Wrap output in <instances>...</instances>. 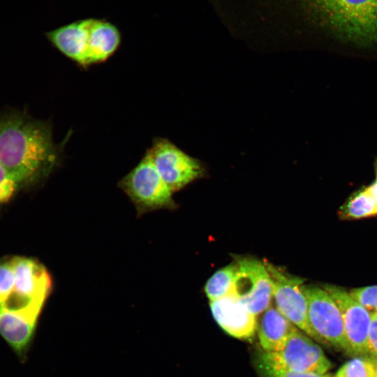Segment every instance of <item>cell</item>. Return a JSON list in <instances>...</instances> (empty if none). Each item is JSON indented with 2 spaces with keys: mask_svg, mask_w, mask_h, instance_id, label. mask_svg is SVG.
<instances>
[{
  "mask_svg": "<svg viewBox=\"0 0 377 377\" xmlns=\"http://www.w3.org/2000/svg\"><path fill=\"white\" fill-rule=\"evenodd\" d=\"M261 358L286 369L324 375L332 367L321 348L298 329L277 352L263 351Z\"/></svg>",
  "mask_w": 377,
  "mask_h": 377,
  "instance_id": "9c48e42d",
  "label": "cell"
},
{
  "mask_svg": "<svg viewBox=\"0 0 377 377\" xmlns=\"http://www.w3.org/2000/svg\"><path fill=\"white\" fill-rule=\"evenodd\" d=\"M140 215L175 206L172 192L156 169L147 151L140 161L119 182Z\"/></svg>",
  "mask_w": 377,
  "mask_h": 377,
  "instance_id": "3957f363",
  "label": "cell"
},
{
  "mask_svg": "<svg viewBox=\"0 0 377 377\" xmlns=\"http://www.w3.org/2000/svg\"><path fill=\"white\" fill-rule=\"evenodd\" d=\"M341 214L346 219H362L377 214V205L368 188L356 193L343 206Z\"/></svg>",
  "mask_w": 377,
  "mask_h": 377,
  "instance_id": "e0dca14e",
  "label": "cell"
},
{
  "mask_svg": "<svg viewBox=\"0 0 377 377\" xmlns=\"http://www.w3.org/2000/svg\"><path fill=\"white\" fill-rule=\"evenodd\" d=\"M121 34L113 24L98 19H91L87 67L102 63L109 59L119 48Z\"/></svg>",
  "mask_w": 377,
  "mask_h": 377,
  "instance_id": "5bb4252c",
  "label": "cell"
},
{
  "mask_svg": "<svg viewBox=\"0 0 377 377\" xmlns=\"http://www.w3.org/2000/svg\"><path fill=\"white\" fill-rule=\"evenodd\" d=\"M338 36L357 45L377 43V0H308Z\"/></svg>",
  "mask_w": 377,
  "mask_h": 377,
  "instance_id": "7a4b0ae2",
  "label": "cell"
},
{
  "mask_svg": "<svg viewBox=\"0 0 377 377\" xmlns=\"http://www.w3.org/2000/svg\"><path fill=\"white\" fill-rule=\"evenodd\" d=\"M60 155L47 123L20 114L0 119V164L17 184L45 176Z\"/></svg>",
  "mask_w": 377,
  "mask_h": 377,
  "instance_id": "6da1fadb",
  "label": "cell"
},
{
  "mask_svg": "<svg viewBox=\"0 0 377 377\" xmlns=\"http://www.w3.org/2000/svg\"><path fill=\"white\" fill-rule=\"evenodd\" d=\"M374 366H375V370H376V376L377 377V361L374 362Z\"/></svg>",
  "mask_w": 377,
  "mask_h": 377,
  "instance_id": "484cf974",
  "label": "cell"
},
{
  "mask_svg": "<svg viewBox=\"0 0 377 377\" xmlns=\"http://www.w3.org/2000/svg\"><path fill=\"white\" fill-rule=\"evenodd\" d=\"M366 357L377 361V313H371L367 341Z\"/></svg>",
  "mask_w": 377,
  "mask_h": 377,
  "instance_id": "7402d4cb",
  "label": "cell"
},
{
  "mask_svg": "<svg viewBox=\"0 0 377 377\" xmlns=\"http://www.w3.org/2000/svg\"><path fill=\"white\" fill-rule=\"evenodd\" d=\"M40 313V310L35 309L0 307V334L19 355L27 349Z\"/></svg>",
  "mask_w": 377,
  "mask_h": 377,
  "instance_id": "7c38bea8",
  "label": "cell"
},
{
  "mask_svg": "<svg viewBox=\"0 0 377 377\" xmlns=\"http://www.w3.org/2000/svg\"><path fill=\"white\" fill-rule=\"evenodd\" d=\"M15 288L11 297L1 306L10 309H42L52 289V279L44 265L26 257L11 259Z\"/></svg>",
  "mask_w": 377,
  "mask_h": 377,
  "instance_id": "5b68a950",
  "label": "cell"
},
{
  "mask_svg": "<svg viewBox=\"0 0 377 377\" xmlns=\"http://www.w3.org/2000/svg\"><path fill=\"white\" fill-rule=\"evenodd\" d=\"M237 263H231L216 271L207 281L205 293L210 301L228 295L237 272Z\"/></svg>",
  "mask_w": 377,
  "mask_h": 377,
  "instance_id": "2e32d148",
  "label": "cell"
},
{
  "mask_svg": "<svg viewBox=\"0 0 377 377\" xmlns=\"http://www.w3.org/2000/svg\"><path fill=\"white\" fill-rule=\"evenodd\" d=\"M260 371L264 377H327L324 374L295 371L271 363L260 357L258 359Z\"/></svg>",
  "mask_w": 377,
  "mask_h": 377,
  "instance_id": "d6986e66",
  "label": "cell"
},
{
  "mask_svg": "<svg viewBox=\"0 0 377 377\" xmlns=\"http://www.w3.org/2000/svg\"><path fill=\"white\" fill-rule=\"evenodd\" d=\"M376 181L374 182V184L377 187V161H376Z\"/></svg>",
  "mask_w": 377,
  "mask_h": 377,
  "instance_id": "d4e9b609",
  "label": "cell"
},
{
  "mask_svg": "<svg viewBox=\"0 0 377 377\" xmlns=\"http://www.w3.org/2000/svg\"><path fill=\"white\" fill-rule=\"evenodd\" d=\"M303 290L309 323L319 342L350 355L341 313L335 301L324 288L308 284L303 286Z\"/></svg>",
  "mask_w": 377,
  "mask_h": 377,
  "instance_id": "277c9868",
  "label": "cell"
},
{
  "mask_svg": "<svg viewBox=\"0 0 377 377\" xmlns=\"http://www.w3.org/2000/svg\"><path fill=\"white\" fill-rule=\"evenodd\" d=\"M327 377H330L329 376H327Z\"/></svg>",
  "mask_w": 377,
  "mask_h": 377,
  "instance_id": "4316f807",
  "label": "cell"
},
{
  "mask_svg": "<svg viewBox=\"0 0 377 377\" xmlns=\"http://www.w3.org/2000/svg\"><path fill=\"white\" fill-rule=\"evenodd\" d=\"M272 283L276 309L295 326L319 342L308 319V305L303 290L304 279L293 276L282 268L264 261Z\"/></svg>",
  "mask_w": 377,
  "mask_h": 377,
  "instance_id": "52a82bcc",
  "label": "cell"
},
{
  "mask_svg": "<svg viewBox=\"0 0 377 377\" xmlns=\"http://www.w3.org/2000/svg\"><path fill=\"white\" fill-rule=\"evenodd\" d=\"M323 288L335 301L341 313L350 355L366 357L371 313L343 288L330 284Z\"/></svg>",
  "mask_w": 377,
  "mask_h": 377,
  "instance_id": "30bf717a",
  "label": "cell"
},
{
  "mask_svg": "<svg viewBox=\"0 0 377 377\" xmlns=\"http://www.w3.org/2000/svg\"><path fill=\"white\" fill-rule=\"evenodd\" d=\"M91 19L80 20L45 34L61 53L82 67L87 68Z\"/></svg>",
  "mask_w": 377,
  "mask_h": 377,
  "instance_id": "4fadbf2b",
  "label": "cell"
},
{
  "mask_svg": "<svg viewBox=\"0 0 377 377\" xmlns=\"http://www.w3.org/2000/svg\"><path fill=\"white\" fill-rule=\"evenodd\" d=\"M17 186L0 164V203L7 202L13 196Z\"/></svg>",
  "mask_w": 377,
  "mask_h": 377,
  "instance_id": "603a6c76",
  "label": "cell"
},
{
  "mask_svg": "<svg viewBox=\"0 0 377 377\" xmlns=\"http://www.w3.org/2000/svg\"><path fill=\"white\" fill-rule=\"evenodd\" d=\"M260 345L264 351L277 352L285 346L297 327L277 309L269 307L257 325Z\"/></svg>",
  "mask_w": 377,
  "mask_h": 377,
  "instance_id": "9a60e30c",
  "label": "cell"
},
{
  "mask_svg": "<svg viewBox=\"0 0 377 377\" xmlns=\"http://www.w3.org/2000/svg\"><path fill=\"white\" fill-rule=\"evenodd\" d=\"M15 288V276L11 259L0 263V307L11 297Z\"/></svg>",
  "mask_w": 377,
  "mask_h": 377,
  "instance_id": "ffe728a7",
  "label": "cell"
},
{
  "mask_svg": "<svg viewBox=\"0 0 377 377\" xmlns=\"http://www.w3.org/2000/svg\"><path fill=\"white\" fill-rule=\"evenodd\" d=\"M211 311L219 325L238 339L252 337L257 329L256 316L251 314L232 295L210 301Z\"/></svg>",
  "mask_w": 377,
  "mask_h": 377,
  "instance_id": "8fae6325",
  "label": "cell"
},
{
  "mask_svg": "<svg viewBox=\"0 0 377 377\" xmlns=\"http://www.w3.org/2000/svg\"><path fill=\"white\" fill-rule=\"evenodd\" d=\"M348 293L371 313H377V286L353 288Z\"/></svg>",
  "mask_w": 377,
  "mask_h": 377,
  "instance_id": "44dd1931",
  "label": "cell"
},
{
  "mask_svg": "<svg viewBox=\"0 0 377 377\" xmlns=\"http://www.w3.org/2000/svg\"><path fill=\"white\" fill-rule=\"evenodd\" d=\"M369 192L371 193V195L373 196L376 204L377 205V187L375 186V184L373 183L369 186L367 187Z\"/></svg>",
  "mask_w": 377,
  "mask_h": 377,
  "instance_id": "cb8c5ba5",
  "label": "cell"
},
{
  "mask_svg": "<svg viewBox=\"0 0 377 377\" xmlns=\"http://www.w3.org/2000/svg\"><path fill=\"white\" fill-rule=\"evenodd\" d=\"M335 377H376L374 363L367 357H355L339 368Z\"/></svg>",
  "mask_w": 377,
  "mask_h": 377,
  "instance_id": "ac0fdd59",
  "label": "cell"
},
{
  "mask_svg": "<svg viewBox=\"0 0 377 377\" xmlns=\"http://www.w3.org/2000/svg\"><path fill=\"white\" fill-rule=\"evenodd\" d=\"M160 176L172 193L203 174L199 161L167 139L157 138L147 150Z\"/></svg>",
  "mask_w": 377,
  "mask_h": 377,
  "instance_id": "ba28073f",
  "label": "cell"
},
{
  "mask_svg": "<svg viewBox=\"0 0 377 377\" xmlns=\"http://www.w3.org/2000/svg\"><path fill=\"white\" fill-rule=\"evenodd\" d=\"M237 272L228 294L234 295L253 316L269 307L272 283L265 262L242 258L236 260Z\"/></svg>",
  "mask_w": 377,
  "mask_h": 377,
  "instance_id": "8992f818",
  "label": "cell"
}]
</instances>
